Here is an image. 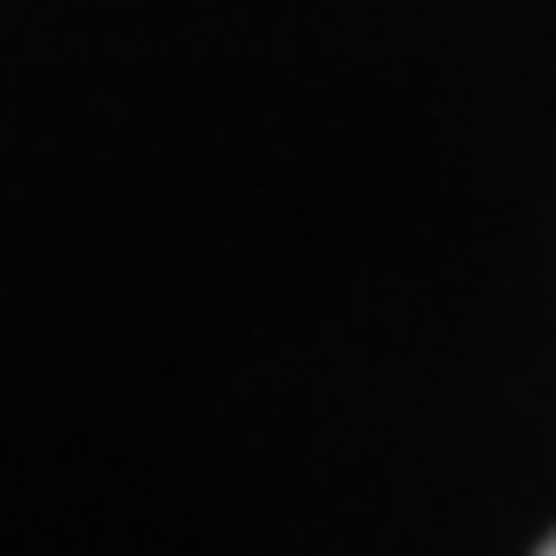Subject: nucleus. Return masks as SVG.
I'll return each instance as SVG.
<instances>
[{"mask_svg": "<svg viewBox=\"0 0 556 556\" xmlns=\"http://www.w3.org/2000/svg\"><path fill=\"white\" fill-rule=\"evenodd\" d=\"M535 556H556V535H549V542H542V549H535Z\"/></svg>", "mask_w": 556, "mask_h": 556, "instance_id": "nucleus-1", "label": "nucleus"}]
</instances>
